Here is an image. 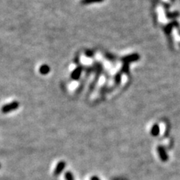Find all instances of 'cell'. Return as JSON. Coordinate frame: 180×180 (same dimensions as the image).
Listing matches in <instances>:
<instances>
[{
	"label": "cell",
	"instance_id": "1",
	"mask_svg": "<svg viewBox=\"0 0 180 180\" xmlns=\"http://www.w3.org/2000/svg\"><path fill=\"white\" fill-rule=\"evenodd\" d=\"M19 107L20 103L17 101H14L12 102L9 103V104H6L2 106V109H1V112L2 113H8V112L18 110Z\"/></svg>",
	"mask_w": 180,
	"mask_h": 180
},
{
	"label": "cell",
	"instance_id": "2",
	"mask_svg": "<svg viewBox=\"0 0 180 180\" xmlns=\"http://www.w3.org/2000/svg\"><path fill=\"white\" fill-rule=\"evenodd\" d=\"M66 167V163L65 161H59V163L57 164L55 170L53 171V175L55 176H58L63 173V171L64 170V169Z\"/></svg>",
	"mask_w": 180,
	"mask_h": 180
},
{
	"label": "cell",
	"instance_id": "3",
	"mask_svg": "<svg viewBox=\"0 0 180 180\" xmlns=\"http://www.w3.org/2000/svg\"><path fill=\"white\" fill-rule=\"evenodd\" d=\"M82 71H83V68L81 66H78L75 68L71 74V78L74 80H78L81 76Z\"/></svg>",
	"mask_w": 180,
	"mask_h": 180
},
{
	"label": "cell",
	"instance_id": "4",
	"mask_svg": "<svg viewBox=\"0 0 180 180\" xmlns=\"http://www.w3.org/2000/svg\"><path fill=\"white\" fill-rule=\"evenodd\" d=\"M158 153L159 154L160 158L163 161H167L168 160V155H167L166 151L163 146H158Z\"/></svg>",
	"mask_w": 180,
	"mask_h": 180
},
{
	"label": "cell",
	"instance_id": "5",
	"mask_svg": "<svg viewBox=\"0 0 180 180\" xmlns=\"http://www.w3.org/2000/svg\"><path fill=\"white\" fill-rule=\"evenodd\" d=\"M50 71V66L47 65L46 64H44L42 65H41V67L39 68V72H40L41 75H48Z\"/></svg>",
	"mask_w": 180,
	"mask_h": 180
},
{
	"label": "cell",
	"instance_id": "6",
	"mask_svg": "<svg viewBox=\"0 0 180 180\" xmlns=\"http://www.w3.org/2000/svg\"><path fill=\"white\" fill-rule=\"evenodd\" d=\"M104 0H81L80 3L82 5H89V4L92 3H98V2H103Z\"/></svg>",
	"mask_w": 180,
	"mask_h": 180
},
{
	"label": "cell",
	"instance_id": "7",
	"mask_svg": "<svg viewBox=\"0 0 180 180\" xmlns=\"http://www.w3.org/2000/svg\"><path fill=\"white\" fill-rule=\"evenodd\" d=\"M159 127H158V125H155L152 128V134L153 135V136H157V135H158V134H159Z\"/></svg>",
	"mask_w": 180,
	"mask_h": 180
},
{
	"label": "cell",
	"instance_id": "8",
	"mask_svg": "<svg viewBox=\"0 0 180 180\" xmlns=\"http://www.w3.org/2000/svg\"><path fill=\"white\" fill-rule=\"evenodd\" d=\"M65 180H75L73 173L70 171L66 172L65 174Z\"/></svg>",
	"mask_w": 180,
	"mask_h": 180
},
{
	"label": "cell",
	"instance_id": "9",
	"mask_svg": "<svg viewBox=\"0 0 180 180\" xmlns=\"http://www.w3.org/2000/svg\"><path fill=\"white\" fill-rule=\"evenodd\" d=\"M86 55L87 56H89V57H90V56H92V53L90 51V52L86 53Z\"/></svg>",
	"mask_w": 180,
	"mask_h": 180
},
{
	"label": "cell",
	"instance_id": "10",
	"mask_svg": "<svg viewBox=\"0 0 180 180\" xmlns=\"http://www.w3.org/2000/svg\"><path fill=\"white\" fill-rule=\"evenodd\" d=\"M91 180H100L98 179V177L97 176H92V178H91Z\"/></svg>",
	"mask_w": 180,
	"mask_h": 180
},
{
	"label": "cell",
	"instance_id": "11",
	"mask_svg": "<svg viewBox=\"0 0 180 180\" xmlns=\"http://www.w3.org/2000/svg\"><path fill=\"white\" fill-rule=\"evenodd\" d=\"M0 168H1V165H0Z\"/></svg>",
	"mask_w": 180,
	"mask_h": 180
}]
</instances>
